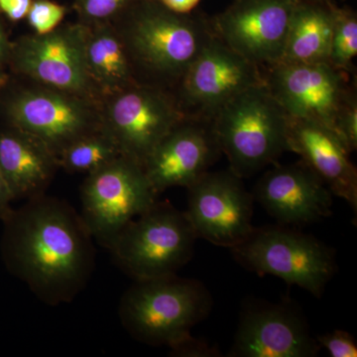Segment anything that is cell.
<instances>
[{
	"instance_id": "cell-16",
	"label": "cell",
	"mask_w": 357,
	"mask_h": 357,
	"mask_svg": "<svg viewBox=\"0 0 357 357\" xmlns=\"http://www.w3.org/2000/svg\"><path fill=\"white\" fill-rule=\"evenodd\" d=\"M222 153L208 121L185 119L163 138L143 164L156 194L190 187Z\"/></svg>"
},
{
	"instance_id": "cell-22",
	"label": "cell",
	"mask_w": 357,
	"mask_h": 357,
	"mask_svg": "<svg viewBox=\"0 0 357 357\" xmlns=\"http://www.w3.org/2000/svg\"><path fill=\"white\" fill-rule=\"evenodd\" d=\"M121 156L109 134L102 129L70 143L59 156V165L72 174H91Z\"/></svg>"
},
{
	"instance_id": "cell-6",
	"label": "cell",
	"mask_w": 357,
	"mask_h": 357,
	"mask_svg": "<svg viewBox=\"0 0 357 357\" xmlns=\"http://www.w3.org/2000/svg\"><path fill=\"white\" fill-rule=\"evenodd\" d=\"M237 261L257 274L272 275L316 296L323 295L335 272L328 246L307 234L285 227L255 229L231 248Z\"/></svg>"
},
{
	"instance_id": "cell-15",
	"label": "cell",
	"mask_w": 357,
	"mask_h": 357,
	"mask_svg": "<svg viewBox=\"0 0 357 357\" xmlns=\"http://www.w3.org/2000/svg\"><path fill=\"white\" fill-rule=\"evenodd\" d=\"M319 349L297 307L265 303L244 310L229 356L314 357Z\"/></svg>"
},
{
	"instance_id": "cell-14",
	"label": "cell",
	"mask_w": 357,
	"mask_h": 357,
	"mask_svg": "<svg viewBox=\"0 0 357 357\" xmlns=\"http://www.w3.org/2000/svg\"><path fill=\"white\" fill-rule=\"evenodd\" d=\"M299 0H234L210 20L213 34L259 68L280 62L289 24Z\"/></svg>"
},
{
	"instance_id": "cell-11",
	"label": "cell",
	"mask_w": 357,
	"mask_h": 357,
	"mask_svg": "<svg viewBox=\"0 0 357 357\" xmlns=\"http://www.w3.org/2000/svg\"><path fill=\"white\" fill-rule=\"evenodd\" d=\"M261 68L213 36L172 91L185 116L211 122L225 103L264 83Z\"/></svg>"
},
{
	"instance_id": "cell-20",
	"label": "cell",
	"mask_w": 357,
	"mask_h": 357,
	"mask_svg": "<svg viewBox=\"0 0 357 357\" xmlns=\"http://www.w3.org/2000/svg\"><path fill=\"white\" fill-rule=\"evenodd\" d=\"M84 59L89 76L103 100L141 84L114 23L86 26Z\"/></svg>"
},
{
	"instance_id": "cell-18",
	"label": "cell",
	"mask_w": 357,
	"mask_h": 357,
	"mask_svg": "<svg viewBox=\"0 0 357 357\" xmlns=\"http://www.w3.org/2000/svg\"><path fill=\"white\" fill-rule=\"evenodd\" d=\"M287 142L288 151L300 155L333 196L344 199L356 211V168L337 133L319 122L288 117Z\"/></svg>"
},
{
	"instance_id": "cell-31",
	"label": "cell",
	"mask_w": 357,
	"mask_h": 357,
	"mask_svg": "<svg viewBox=\"0 0 357 357\" xmlns=\"http://www.w3.org/2000/svg\"><path fill=\"white\" fill-rule=\"evenodd\" d=\"M9 51H10V44L7 40L3 26L0 23V84L3 81L6 66L9 62Z\"/></svg>"
},
{
	"instance_id": "cell-5",
	"label": "cell",
	"mask_w": 357,
	"mask_h": 357,
	"mask_svg": "<svg viewBox=\"0 0 357 357\" xmlns=\"http://www.w3.org/2000/svg\"><path fill=\"white\" fill-rule=\"evenodd\" d=\"M195 234L185 211L156 201L122 229L109 251L134 280L177 274L194 253Z\"/></svg>"
},
{
	"instance_id": "cell-12",
	"label": "cell",
	"mask_w": 357,
	"mask_h": 357,
	"mask_svg": "<svg viewBox=\"0 0 357 357\" xmlns=\"http://www.w3.org/2000/svg\"><path fill=\"white\" fill-rule=\"evenodd\" d=\"M349 75L330 62L278 63L263 73L265 84L288 117L319 122L333 131L342 110L356 100Z\"/></svg>"
},
{
	"instance_id": "cell-1",
	"label": "cell",
	"mask_w": 357,
	"mask_h": 357,
	"mask_svg": "<svg viewBox=\"0 0 357 357\" xmlns=\"http://www.w3.org/2000/svg\"><path fill=\"white\" fill-rule=\"evenodd\" d=\"M3 220L7 265L42 302L59 306L84 290L95 269L93 238L67 202L41 195Z\"/></svg>"
},
{
	"instance_id": "cell-10",
	"label": "cell",
	"mask_w": 357,
	"mask_h": 357,
	"mask_svg": "<svg viewBox=\"0 0 357 357\" xmlns=\"http://www.w3.org/2000/svg\"><path fill=\"white\" fill-rule=\"evenodd\" d=\"M187 117L172 91L138 84L102 105V128L122 156L143 166L160 141Z\"/></svg>"
},
{
	"instance_id": "cell-17",
	"label": "cell",
	"mask_w": 357,
	"mask_h": 357,
	"mask_svg": "<svg viewBox=\"0 0 357 357\" xmlns=\"http://www.w3.org/2000/svg\"><path fill=\"white\" fill-rule=\"evenodd\" d=\"M253 198L283 225H307L332 215V192L303 162L268 171Z\"/></svg>"
},
{
	"instance_id": "cell-19",
	"label": "cell",
	"mask_w": 357,
	"mask_h": 357,
	"mask_svg": "<svg viewBox=\"0 0 357 357\" xmlns=\"http://www.w3.org/2000/svg\"><path fill=\"white\" fill-rule=\"evenodd\" d=\"M59 169L57 155L38 138L10 126L0 129V173L14 199L44 195Z\"/></svg>"
},
{
	"instance_id": "cell-3",
	"label": "cell",
	"mask_w": 357,
	"mask_h": 357,
	"mask_svg": "<svg viewBox=\"0 0 357 357\" xmlns=\"http://www.w3.org/2000/svg\"><path fill=\"white\" fill-rule=\"evenodd\" d=\"M213 300L203 283L177 274L135 281L119 304L122 326L138 342L172 347L191 335L211 312Z\"/></svg>"
},
{
	"instance_id": "cell-27",
	"label": "cell",
	"mask_w": 357,
	"mask_h": 357,
	"mask_svg": "<svg viewBox=\"0 0 357 357\" xmlns=\"http://www.w3.org/2000/svg\"><path fill=\"white\" fill-rule=\"evenodd\" d=\"M172 349V354L177 356L188 357H211L218 356V352L215 349H211L208 344H204L192 335L185 338L182 342L170 347Z\"/></svg>"
},
{
	"instance_id": "cell-13",
	"label": "cell",
	"mask_w": 357,
	"mask_h": 357,
	"mask_svg": "<svg viewBox=\"0 0 357 357\" xmlns=\"http://www.w3.org/2000/svg\"><path fill=\"white\" fill-rule=\"evenodd\" d=\"M187 189L185 213L197 236L231 249L255 229L251 223L255 198L232 171L206 172Z\"/></svg>"
},
{
	"instance_id": "cell-2",
	"label": "cell",
	"mask_w": 357,
	"mask_h": 357,
	"mask_svg": "<svg viewBox=\"0 0 357 357\" xmlns=\"http://www.w3.org/2000/svg\"><path fill=\"white\" fill-rule=\"evenodd\" d=\"M141 84L173 91L215 36L210 20L141 0L114 22Z\"/></svg>"
},
{
	"instance_id": "cell-26",
	"label": "cell",
	"mask_w": 357,
	"mask_h": 357,
	"mask_svg": "<svg viewBox=\"0 0 357 357\" xmlns=\"http://www.w3.org/2000/svg\"><path fill=\"white\" fill-rule=\"evenodd\" d=\"M319 347L328 351L333 357H356L357 344L351 333L335 330L333 333L317 337Z\"/></svg>"
},
{
	"instance_id": "cell-24",
	"label": "cell",
	"mask_w": 357,
	"mask_h": 357,
	"mask_svg": "<svg viewBox=\"0 0 357 357\" xmlns=\"http://www.w3.org/2000/svg\"><path fill=\"white\" fill-rule=\"evenodd\" d=\"M141 0H75L79 22L86 26L114 23Z\"/></svg>"
},
{
	"instance_id": "cell-23",
	"label": "cell",
	"mask_w": 357,
	"mask_h": 357,
	"mask_svg": "<svg viewBox=\"0 0 357 357\" xmlns=\"http://www.w3.org/2000/svg\"><path fill=\"white\" fill-rule=\"evenodd\" d=\"M333 30L328 62L354 74V60L357 55V16L352 9L340 7L332 1Z\"/></svg>"
},
{
	"instance_id": "cell-8",
	"label": "cell",
	"mask_w": 357,
	"mask_h": 357,
	"mask_svg": "<svg viewBox=\"0 0 357 357\" xmlns=\"http://www.w3.org/2000/svg\"><path fill=\"white\" fill-rule=\"evenodd\" d=\"M3 109L9 126L38 138L58 158L70 143L102 129V105L38 84L7 96Z\"/></svg>"
},
{
	"instance_id": "cell-29",
	"label": "cell",
	"mask_w": 357,
	"mask_h": 357,
	"mask_svg": "<svg viewBox=\"0 0 357 357\" xmlns=\"http://www.w3.org/2000/svg\"><path fill=\"white\" fill-rule=\"evenodd\" d=\"M169 10L178 14H190L201 0H158Z\"/></svg>"
},
{
	"instance_id": "cell-21",
	"label": "cell",
	"mask_w": 357,
	"mask_h": 357,
	"mask_svg": "<svg viewBox=\"0 0 357 357\" xmlns=\"http://www.w3.org/2000/svg\"><path fill=\"white\" fill-rule=\"evenodd\" d=\"M333 30L331 0H299L293 10L283 56L279 63L328 62Z\"/></svg>"
},
{
	"instance_id": "cell-30",
	"label": "cell",
	"mask_w": 357,
	"mask_h": 357,
	"mask_svg": "<svg viewBox=\"0 0 357 357\" xmlns=\"http://www.w3.org/2000/svg\"><path fill=\"white\" fill-rule=\"evenodd\" d=\"M13 199V192L0 173V218L2 220L10 213V204Z\"/></svg>"
},
{
	"instance_id": "cell-9",
	"label": "cell",
	"mask_w": 357,
	"mask_h": 357,
	"mask_svg": "<svg viewBox=\"0 0 357 357\" xmlns=\"http://www.w3.org/2000/svg\"><path fill=\"white\" fill-rule=\"evenodd\" d=\"M86 26L67 23L47 34L24 36L10 45L9 63L32 83L60 89L102 105L84 59Z\"/></svg>"
},
{
	"instance_id": "cell-28",
	"label": "cell",
	"mask_w": 357,
	"mask_h": 357,
	"mask_svg": "<svg viewBox=\"0 0 357 357\" xmlns=\"http://www.w3.org/2000/svg\"><path fill=\"white\" fill-rule=\"evenodd\" d=\"M33 0H0V11L8 20L17 22L24 20L31 6Z\"/></svg>"
},
{
	"instance_id": "cell-25",
	"label": "cell",
	"mask_w": 357,
	"mask_h": 357,
	"mask_svg": "<svg viewBox=\"0 0 357 357\" xmlns=\"http://www.w3.org/2000/svg\"><path fill=\"white\" fill-rule=\"evenodd\" d=\"M67 8L52 0H33L27 18L35 34H47L58 28L64 20Z\"/></svg>"
},
{
	"instance_id": "cell-7",
	"label": "cell",
	"mask_w": 357,
	"mask_h": 357,
	"mask_svg": "<svg viewBox=\"0 0 357 357\" xmlns=\"http://www.w3.org/2000/svg\"><path fill=\"white\" fill-rule=\"evenodd\" d=\"M143 167L124 156L88 174L81 190L82 218L109 250L122 229L157 201Z\"/></svg>"
},
{
	"instance_id": "cell-32",
	"label": "cell",
	"mask_w": 357,
	"mask_h": 357,
	"mask_svg": "<svg viewBox=\"0 0 357 357\" xmlns=\"http://www.w3.org/2000/svg\"><path fill=\"white\" fill-rule=\"evenodd\" d=\"M314 1H317V0H314Z\"/></svg>"
},
{
	"instance_id": "cell-4",
	"label": "cell",
	"mask_w": 357,
	"mask_h": 357,
	"mask_svg": "<svg viewBox=\"0 0 357 357\" xmlns=\"http://www.w3.org/2000/svg\"><path fill=\"white\" fill-rule=\"evenodd\" d=\"M230 171L249 177L288 151V115L265 82L234 96L211 121Z\"/></svg>"
}]
</instances>
